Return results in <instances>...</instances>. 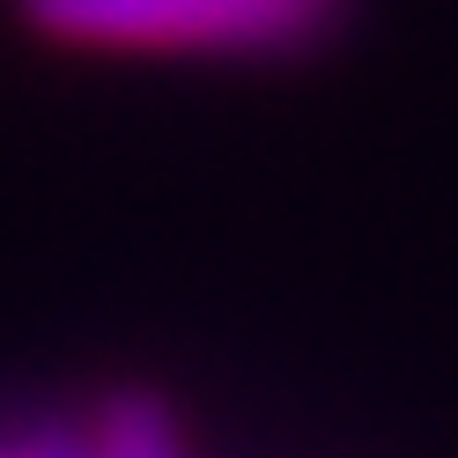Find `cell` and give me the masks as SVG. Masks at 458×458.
<instances>
[{"instance_id":"6da1fadb","label":"cell","mask_w":458,"mask_h":458,"mask_svg":"<svg viewBox=\"0 0 458 458\" xmlns=\"http://www.w3.org/2000/svg\"><path fill=\"white\" fill-rule=\"evenodd\" d=\"M8 15L74 60L303 67L348 45L362 0H8Z\"/></svg>"},{"instance_id":"7a4b0ae2","label":"cell","mask_w":458,"mask_h":458,"mask_svg":"<svg viewBox=\"0 0 458 458\" xmlns=\"http://www.w3.org/2000/svg\"><path fill=\"white\" fill-rule=\"evenodd\" d=\"M0 458H192L185 421L156 392H97L0 421Z\"/></svg>"}]
</instances>
